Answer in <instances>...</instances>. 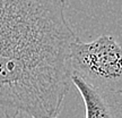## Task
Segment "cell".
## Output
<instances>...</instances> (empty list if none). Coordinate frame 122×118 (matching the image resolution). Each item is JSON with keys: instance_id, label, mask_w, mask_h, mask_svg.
Here are the masks:
<instances>
[{"instance_id": "3", "label": "cell", "mask_w": 122, "mask_h": 118, "mask_svg": "<svg viewBox=\"0 0 122 118\" xmlns=\"http://www.w3.org/2000/svg\"><path fill=\"white\" fill-rule=\"evenodd\" d=\"M70 79L84 100V118H122V93L95 90L74 75Z\"/></svg>"}, {"instance_id": "1", "label": "cell", "mask_w": 122, "mask_h": 118, "mask_svg": "<svg viewBox=\"0 0 122 118\" xmlns=\"http://www.w3.org/2000/svg\"><path fill=\"white\" fill-rule=\"evenodd\" d=\"M62 0H0V111L57 118L71 83L77 38Z\"/></svg>"}, {"instance_id": "2", "label": "cell", "mask_w": 122, "mask_h": 118, "mask_svg": "<svg viewBox=\"0 0 122 118\" xmlns=\"http://www.w3.org/2000/svg\"><path fill=\"white\" fill-rule=\"evenodd\" d=\"M71 75L88 86L104 92L122 93L121 45L112 35H100L91 42L78 36L70 45Z\"/></svg>"}]
</instances>
